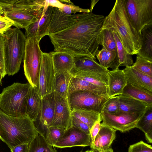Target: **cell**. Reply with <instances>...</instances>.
<instances>
[{"label": "cell", "mask_w": 152, "mask_h": 152, "mask_svg": "<svg viewBox=\"0 0 152 152\" xmlns=\"http://www.w3.org/2000/svg\"><path fill=\"white\" fill-rule=\"evenodd\" d=\"M53 8L48 6L46 9L43 8L37 20L25 28V36L26 39L36 37L40 40L44 36L49 35Z\"/></svg>", "instance_id": "5bb4252c"}, {"label": "cell", "mask_w": 152, "mask_h": 152, "mask_svg": "<svg viewBox=\"0 0 152 152\" xmlns=\"http://www.w3.org/2000/svg\"><path fill=\"white\" fill-rule=\"evenodd\" d=\"M71 73L73 76L80 78L95 85L107 87V75L82 71L74 69Z\"/></svg>", "instance_id": "4316f807"}, {"label": "cell", "mask_w": 152, "mask_h": 152, "mask_svg": "<svg viewBox=\"0 0 152 152\" xmlns=\"http://www.w3.org/2000/svg\"><path fill=\"white\" fill-rule=\"evenodd\" d=\"M112 33L116 46L118 60V67L122 66L126 67L131 66L133 64L132 56L127 52L117 33L113 31Z\"/></svg>", "instance_id": "1f68e13d"}, {"label": "cell", "mask_w": 152, "mask_h": 152, "mask_svg": "<svg viewBox=\"0 0 152 152\" xmlns=\"http://www.w3.org/2000/svg\"><path fill=\"white\" fill-rule=\"evenodd\" d=\"M42 98L36 88L30 86L26 103L25 115L34 122L36 121L40 113Z\"/></svg>", "instance_id": "44dd1931"}, {"label": "cell", "mask_w": 152, "mask_h": 152, "mask_svg": "<svg viewBox=\"0 0 152 152\" xmlns=\"http://www.w3.org/2000/svg\"><path fill=\"white\" fill-rule=\"evenodd\" d=\"M122 94L152 105V93L142 90L130 84H126Z\"/></svg>", "instance_id": "4dcf8cb0"}, {"label": "cell", "mask_w": 152, "mask_h": 152, "mask_svg": "<svg viewBox=\"0 0 152 152\" xmlns=\"http://www.w3.org/2000/svg\"><path fill=\"white\" fill-rule=\"evenodd\" d=\"M72 115L86 124L90 129L96 121H102L100 114L84 109H74L72 110Z\"/></svg>", "instance_id": "f1b7e54d"}, {"label": "cell", "mask_w": 152, "mask_h": 152, "mask_svg": "<svg viewBox=\"0 0 152 152\" xmlns=\"http://www.w3.org/2000/svg\"><path fill=\"white\" fill-rule=\"evenodd\" d=\"M72 76L71 73L66 71L55 73L54 96L68 99L69 85Z\"/></svg>", "instance_id": "d4e9b609"}, {"label": "cell", "mask_w": 152, "mask_h": 152, "mask_svg": "<svg viewBox=\"0 0 152 152\" xmlns=\"http://www.w3.org/2000/svg\"><path fill=\"white\" fill-rule=\"evenodd\" d=\"M71 126L75 127L83 131L86 134L90 135V129L88 126L80 119L72 116Z\"/></svg>", "instance_id": "b9f144b4"}, {"label": "cell", "mask_w": 152, "mask_h": 152, "mask_svg": "<svg viewBox=\"0 0 152 152\" xmlns=\"http://www.w3.org/2000/svg\"><path fill=\"white\" fill-rule=\"evenodd\" d=\"M66 129L56 126H50L47 129L44 137L49 144L53 146L63 134Z\"/></svg>", "instance_id": "d590c367"}, {"label": "cell", "mask_w": 152, "mask_h": 152, "mask_svg": "<svg viewBox=\"0 0 152 152\" xmlns=\"http://www.w3.org/2000/svg\"><path fill=\"white\" fill-rule=\"evenodd\" d=\"M39 134L34 122L27 116L9 115L0 110V139L10 149L30 143Z\"/></svg>", "instance_id": "3957f363"}, {"label": "cell", "mask_w": 152, "mask_h": 152, "mask_svg": "<svg viewBox=\"0 0 152 152\" xmlns=\"http://www.w3.org/2000/svg\"><path fill=\"white\" fill-rule=\"evenodd\" d=\"M146 111L136 113L119 111L113 114L102 112L100 114L102 123L116 131L124 133L136 128L138 122Z\"/></svg>", "instance_id": "30bf717a"}, {"label": "cell", "mask_w": 152, "mask_h": 152, "mask_svg": "<svg viewBox=\"0 0 152 152\" xmlns=\"http://www.w3.org/2000/svg\"><path fill=\"white\" fill-rule=\"evenodd\" d=\"M141 35V47L136 55L152 61V23L143 28Z\"/></svg>", "instance_id": "484cf974"}, {"label": "cell", "mask_w": 152, "mask_h": 152, "mask_svg": "<svg viewBox=\"0 0 152 152\" xmlns=\"http://www.w3.org/2000/svg\"><path fill=\"white\" fill-rule=\"evenodd\" d=\"M77 91H89L99 96L109 98L107 87L95 85L80 78L72 76L69 85V95Z\"/></svg>", "instance_id": "ffe728a7"}, {"label": "cell", "mask_w": 152, "mask_h": 152, "mask_svg": "<svg viewBox=\"0 0 152 152\" xmlns=\"http://www.w3.org/2000/svg\"><path fill=\"white\" fill-rule=\"evenodd\" d=\"M109 98L89 91H77L69 94L68 99L71 110L83 108L100 114L105 103Z\"/></svg>", "instance_id": "9c48e42d"}, {"label": "cell", "mask_w": 152, "mask_h": 152, "mask_svg": "<svg viewBox=\"0 0 152 152\" xmlns=\"http://www.w3.org/2000/svg\"><path fill=\"white\" fill-rule=\"evenodd\" d=\"M99 0H92L91 1V8L90 10V12H92L94 7Z\"/></svg>", "instance_id": "bcb514c9"}, {"label": "cell", "mask_w": 152, "mask_h": 152, "mask_svg": "<svg viewBox=\"0 0 152 152\" xmlns=\"http://www.w3.org/2000/svg\"><path fill=\"white\" fill-rule=\"evenodd\" d=\"M131 66L139 71L152 77V61L137 56L135 62Z\"/></svg>", "instance_id": "e575fe53"}, {"label": "cell", "mask_w": 152, "mask_h": 152, "mask_svg": "<svg viewBox=\"0 0 152 152\" xmlns=\"http://www.w3.org/2000/svg\"><path fill=\"white\" fill-rule=\"evenodd\" d=\"M119 111V97L116 96L109 98L105 103L102 112L113 114Z\"/></svg>", "instance_id": "74e56055"}, {"label": "cell", "mask_w": 152, "mask_h": 152, "mask_svg": "<svg viewBox=\"0 0 152 152\" xmlns=\"http://www.w3.org/2000/svg\"><path fill=\"white\" fill-rule=\"evenodd\" d=\"M99 45L109 51L117 50L112 31L107 29H101L99 36Z\"/></svg>", "instance_id": "836d02e7"}, {"label": "cell", "mask_w": 152, "mask_h": 152, "mask_svg": "<svg viewBox=\"0 0 152 152\" xmlns=\"http://www.w3.org/2000/svg\"><path fill=\"white\" fill-rule=\"evenodd\" d=\"M128 152H152V147L142 141L130 145Z\"/></svg>", "instance_id": "f35d334b"}, {"label": "cell", "mask_w": 152, "mask_h": 152, "mask_svg": "<svg viewBox=\"0 0 152 152\" xmlns=\"http://www.w3.org/2000/svg\"><path fill=\"white\" fill-rule=\"evenodd\" d=\"M85 13L68 15L58 8L53 7L49 26V34L63 30L77 22Z\"/></svg>", "instance_id": "2e32d148"}, {"label": "cell", "mask_w": 152, "mask_h": 152, "mask_svg": "<svg viewBox=\"0 0 152 152\" xmlns=\"http://www.w3.org/2000/svg\"><path fill=\"white\" fill-rule=\"evenodd\" d=\"M51 55L55 73L66 71L71 73L74 68V57L65 52L54 51Z\"/></svg>", "instance_id": "7402d4cb"}, {"label": "cell", "mask_w": 152, "mask_h": 152, "mask_svg": "<svg viewBox=\"0 0 152 152\" xmlns=\"http://www.w3.org/2000/svg\"><path fill=\"white\" fill-rule=\"evenodd\" d=\"M42 0H0L4 15L18 28H25L34 22L44 7Z\"/></svg>", "instance_id": "277c9868"}, {"label": "cell", "mask_w": 152, "mask_h": 152, "mask_svg": "<svg viewBox=\"0 0 152 152\" xmlns=\"http://www.w3.org/2000/svg\"><path fill=\"white\" fill-rule=\"evenodd\" d=\"M74 66L73 69L86 72H89L107 75L109 71L101 65L94 59L86 56L74 57Z\"/></svg>", "instance_id": "603a6c76"}, {"label": "cell", "mask_w": 152, "mask_h": 152, "mask_svg": "<svg viewBox=\"0 0 152 152\" xmlns=\"http://www.w3.org/2000/svg\"><path fill=\"white\" fill-rule=\"evenodd\" d=\"M101 121H96L90 129V135L92 142L91 145L93 143L95 137L99 131Z\"/></svg>", "instance_id": "7bdbcfd3"}, {"label": "cell", "mask_w": 152, "mask_h": 152, "mask_svg": "<svg viewBox=\"0 0 152 152\" xmlns=\"http://www.w3.org/2000/svg\"><path fill=\"white\" fill-rule=\"evenodd\" d=\"M3 78L1 74L0 73V86L1 85V81Z\"/></svg>", "instance_id": "c3c4849f"}, {"label": "cell", "mask_w": 152, "mask_h": 152, "mask_svg": "<svg viewBox=\"0 0 152 152\" xmlns=\"http://www.w3.org/2000/svg\"><path fill=\"white\" fill-rule=\"evenodd\" d=\"M14 25V23L12 20L0 12V33L4 34Z\"/></svg>", "instance_id": "60d3db41"}, {"label": "cell", "mask_w": 152, "mask_h": 152, "mask_svg": "<svg viewBox=\"0 0 152 152\" xmlns=\"http://www.w3.org/2000/svg\"><path fill=\"white\" fill-rule=\"evenodd\" d=\"M80 152H94L93 150L91 149L90 150H88L85 151L83 152L82 151H81Z\"/></svg>", "instance_id": "681fc988"}, {"label": "cell", "mask_w": 152, "mask_h": 152, "mask_svg": "<svg viewBox=\"0 0 152 152\" xmlns=\"http://www.w3.org/2000/svg\"><path fill=\"white\" fill-rule=\"evenodd\" d=\"M127 84L152 93V77L145 74L132 66L123 69Z\"/></svg>", "instance_id": "e0dca14e"}, {"label": "cell", "mask_w": 152, "mask_h": 152, "mask_svg": "<svg viewBox=\"0 0 152 152\" xmlns=\"http://www.w3.org/2000/svg\"><path fill=\"white\" fill-rule=\"evenodd\" d=\"M28 144H24L16 146L10 149L11 152H28Z\"/></svg>", "instance_id": "f6af8a7d"}, {"label": "cell", "mask_w": 152, "mask_h": 152, "mask_svg": "<svg viewBox=\"0 0 152 152\" xmlns=\"http://www.w3.org/2000/svg\"><path fill=\"white\" fill-rule=\"evenodd\" d=\"M92 142L90 135L71 126L65 129L62 135L53 147L59 148L75 146L86 147L90 146Z\"/></svg>", "instance_id": "7c38bea8"}, {"label": "cell", "mask_w": 152, "mask_h": 152, "mask_svg": "<svg viewBox=\"0 0 152 152\" xmlns=\"http://www.w3.org/2000/svg\"><path fill=\"white\" fill-rule=\"evenodd\" d=\"M118 96L119 97L120 112L130 113H142L152 106L144 102L122 94Z\"/></svg>", "instance_id": "cb8c5ba5"}, {"label": "cell", "mask_w": 152, "mask_h": 152, "mask_svg": "<svg viewBox=\"0 0 152 152\" xmlns=\"http://www.w3.org/2000/svg\"><path fill=\"white\" fill-rule=\"evenodd\" d=\"M64 6V4L61 3L60 0H45V3L43 8L46 9L48 6H51L61 9Z\"/></svg>", "instance_id": "ee69618b"}, {"label": "cell", "mask_w": 152, "mask_h": 152, "mask_svg": "<svg viewBox=\"0 0 152 152\" xmlns=\"http://www.w3.org/2000/svg\"><path fill=\"white\" fill-rule=\"evenodd\" d=\"M5 72L13 76L19 70L24 56L26 38L17 28H10L4 34Z\"/></svg>", "instance_id": "5b68a950"}, {"label": "cell", "mask_w": 152, "mask_h": 152, "mask_svg": "<svg viewBox=\"0 0 152 152\" xmlns=\"http://www.w3.org/2000/svg\"><path fill=\"white\" fill-rule=\"evenodd\" d=\"M136 128H138L145 135L148 143H152V106H150L138 122Z\"/></svg>", "instance_id": "f546056e"}, {"label": "cell", "mask_w": 152, "mask_h": 152, "mask_svg": "<svg viewBox=\"0 0 152 152\" xmlns=\"http://www.w3.org/2000/svg\"><path fill=\"white\" fill-rule=\"evenodd\" d=\"M40 40L36 37L26 39L23 61L24 74L28 83L37 88L42 52L39 46Z\"/></svg>", "instance_id": "52a82bcc"}, {"label": "cell", "mask_w": 152, "mask_h": 152, "mask_svg": "<svg viewBox=\"0 0 152 152\" xmlns=\"http://www.w3.org/2000/svg\"><path fill=\"white\" fill-rule=\"evenodd\" d=\"M116 131L101 123L99 131L93 143L90 146L91 149L102 152L111 148L112 143L116 137Z\"/></svg>", "instance_id": "ac0fdd59"}, {"label": "cell", "mask_w": 152, "mask_h": 152, "mask_svg": "<svg viewBox=\"0 0 152 152\" xmlns=\"http://www.w3.org/2000/svg\"><path fill=\"white\" fill-rule=\"evenodd\" d=\"M30 85L14 83L4 88L0 94V110L14 117L25 116V111Z\"/></svg>", "instance_id": "8992f818"}, {"label": "cell", "mask_w": 152, "mask_h": 152, "mask_svg": "<svg viewBox=\"0 0 152 152\" xmlns=\"http://www.w3.org/2000/svg\"><path fill=\"white\" fill-rule=\"evenodd\" d=\"M101 29L117 32L127 52L137 55L141 48L142 37L131 23L125 0H116L109 14L105 17Z\"/></svg>", "instance_id": "7a4b0ae2"}, {"label": "cell", "mask_w": 152, "mask_h": 152, "mask_svg": "<svg viewBox=\"0 0 152 152\" xmlns=\"http://www.w3.org/2000/svg\"><path fill=\"white\" fill-rule=\"evenodd\" d=\"M107 77L109 97L110 98L122 94L127 84L123 70L119 68L112 70H109Z\"/></svg>", "instance_id": "d6986e66"}, {"label": "cell", "mask_w": 152, "mask_h": 152, "mask_svg": "<svg viewBox=\"0 0 152 152\" xmlns=\"http://www.w3.org/2000/svg\"><path fill=\"white\" fill-rule=\"evenodd\" d=\"M96 56L99 64L107 69L110 68L113 70L119 68L117 50L109 51L102 47L101 50H99Z\"/></svg>", "instance_id": "83f0119b"}, {"label": "cell", "mask_w": 152, "mask_h": 152, "mask_svg": "<svg viewBox=\"0 0 152 152\" xmlns=\"http://www.w3.org/2000/svg\"><path fill=\"white\" fill-rule=\"evenodd\" d=\"M129 20L141 34L147 25L152 23V0H125Z\"/></svg>", "instance_id": "ba28073f"}, {"label": "cell", "mask_w": 152, "mask_h": 152, "mask_svg": "<svg viewBox=\"0 0 152 152\" xmlns=\"http://www.w3.org/2000/svg\"><path fill=\"white\" fill-rule=\"evenodd\" d=\"M55 100L53 93L44 96L42 98L41 109L34 125L39 134L44 137L46 131L53 121L54 112Z\"/></svg>", "instance_id": "4fadbf2b"}, {"label": "cell", "mask_w": 152, "mask_h": 152, "mask_svg": "<svg viewBox=\"0 0 152 152\" xmlns=\"http://www.w3.org/2000/svg\"><path fill=\"white\" fill-rule=\"evenodd\" d=\"M55 75L50 53L43 52L38 86L36 88L41 98L53 92Z\"/></svg>", "instance_id": "8fae6325"}, {"label": "cell", "mask_w": 152, "mask_h": 152, "mask_svg": "<svg viewBox=\"0 0 152 152\" xmlns=\"http://www.w3.org/2000/svg\"><path fill=\"white\" fill-rule=\"evenodd\" d=\"M4 35L0 33V73L3 77L6 75L4 63Z\"/></svg>", "instance_id": "ab89813d"}, {"label": "cell", "mask_w": 152, "mask_h": 152, "mask_svg": "<svg viewBox=\"0 0 152 152\" xmlns=\"http://www.w3.org/2000/svg\"><path fill=\"white\" fill-rule=\"evenodd\" d=\"M54 112L53 119L49 127L56 126L66 129L71 126L72 110L68 99L54 96Z\"/></svg>", "instance_id": "9a60e30c"}, {"label": "cell", "mask_w": 152, "mask_h": 152, "mask_svg": "<svg viewBox=\"0 0 152 152\" xmlns=\"http://www.w3.org/2000/svg\"><path fill=\"white\" fill-rule=\"evenodd\" d=\"M93 151H94V152H99V151H97L95 150H93ZM114 152L113 151V149L112 148H111L107 151H103V152Z\"/></svg>", "instance_id": "7dc6e473"}, {"label": "cell", "mask_w": 152, "mask_h": 152, "mask_svg": "<svg viewBox=\"0 0 152 152\" xmlns=\"http://www.w3.org/2000/svg\"><path fill=\"white\" fill-rule=\"evenodd\" d=\"M105 17L86 13L69 27L48 35L54 51L65 52L73 57L86 56L96 59L99 47V36Z\"/></svg>", "instance_id": "6da1fadb"}, {"label": "cell", "mask_w": 152, "mask_h": 152, "mask_svg": "<svg viewBox=\"0 0 152 152\" xmlns=\"http://www.w3.org/2000/svg\"><path fill=\"white\" fill-rule=\"evenodd\" d=\"M53 147L43 135L39 134L28 144V152H58Z\"/></svg>", "instance_id": "d6a6232c"}, {"label": "cell", "mask_w": 152, "mask_h": 152, "mask_svg": "<svg viewBox=\"0 0 152 152\" xmlns=\"http://www.w3.org/2000/svg\"><path fill=\"white\" fill-rule=\"evenodd\" d=\"M60 1L64 4V6L61 10L64 13L68 15L75 14L77 12L82 13H88L90 12L88 9H84L80 7L79 6L75 5L70 0H60Z\"/></svg>", "instance_id": "8d00e7d4"}]
</instances>
